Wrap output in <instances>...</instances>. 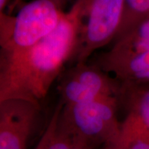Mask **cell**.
<instances>
[{
	"instance_id": "cell-1",
	"label": "cell",
	"mask_w": 149,
	"mask_h": 149,
	"mask_svg": "<svg viewBox=\"0 0 149 149\" xmlns=\"http://www.w3.org/2000/svg\"><path fill=\"white\" fill-rule=\"evenodd\" d=\"M91 0H76L50 34L22 51H0V104L22 100L40 104L72 59Z\"/></svg>"
},
{
	"instance_id": "cell-2",
	"label": "cell",
	"mask_w": 149,
	"mask_h": 149,
	"mask_svg": "<svg viewBox=\"0 0 149 149\" xmlns=\"http://www.w3.org/2000/svg\"><path fill=\"white\" fill-rule=\"evenodd\" d=\"M118 97L61 104L58 126L89 149H110L120 132Z\"/></svg>"
},
{
	"instance_id": "cell-3",
	"label": "cell",
	"mask_w": 149,
	"mask_h": 149,
	"mask_svg": "<svg viewBox=\"0 0 149 149\" xmlns=\"http://www.w3.org/2000/svg\"><path fill=\"white\" fill-rule=\"evenodd\" d=\"M113 43L98 66L124 89L149 83V18Z\"/></svg>"
},
{
	"instance_id": "cell-4",
	"label": "cell",
	"mask_w": 149,
	"mask_h": 149,
	"mask_svg": "<svg viewBox=\"0 0 149 149\" xmlns=\"http://www.w3.org/2000/svg\"><path fill=\"white\" fill-rule=\"evenodd\" d=\"M65 14L52 0H32L13 17L8 39L0 47L4 52L22 51L37 44L53 31Z\"/></svg>"
},
{
	"instance_id": "cell-5",
	"label": "cell",
	"mask_w": 149,
	"mask_h": 149,
	"mask_svg": "<svg viewBox=\"0 0 149 149\" xmlns=\"http://www.w3.org/2000/svg\"><path fill=\"white\" fill-rule=\"evenodd\" d=\"M123 0H91L72 59L85 63L92 54L117 37L122 22Z\"/></svg>"
},
{
	"instance_id": "cell-6",
	"label": "cell",
	"mask_w": 149,
	"mask_h": 149,
	"mask_svg": "<svg viewBox=\"0 0 149 149\" xmlns=\"http://www.w3.org/2000/svg\"><path fill=\"white\" fill-rule=\"evenodd\" d=\"M120 84L98 65L74 64L58 85L61 104L72 105L100 99L118 97L123 93Z\"/></svg>"
},
{
	"instance_id": "cell-7",
	"label": "cell",
	"mask_w": 149,
	"mask_h": 149,
	"mask_svg": "<svg viewBox=\"0 0 149 149\" xmlns=\"http://www.w3.org/2000/svg\"><path fill=\"white\" fill-rule=\"evenodd\" d=\"M40 104L22 100L0 104V149H27Z\"/></svg>"
},
{
	"instance_id": "cell-8",
	"label": "cell",
	"mask_w": 149,
	"mask_h": 149,
	"mask_svg": "<svg viewBox=\"0 0 149 149\" xmlns=\"http://www.w3.org/2000/svg\"><path fill=\"white\" fill-rule=\"evenodd\" d=\"M123 90L131 92L128 112L121 121L118 139L110 149H127L135 137L142 133H149V88Z\"/></svg>"
},
{
	"instance_id": "cell-9",
	"label": "cell",
	"mask_w": 149,
	"mask_h": 149,
	"mask_svg": "<svg viewBox=\"0 0 149 149\" xmlns=\"http://www.w3.org/2000/svg\"><path fill=\"white\" fill-rule=\"evenodd\" d=\"M148 18H149V0H123L122 22L115 40L124 36Z\"/></svg>"
},
{
	"instance_id": "cell-10",
	"label": "cell",
	"mask_w": 149,
	"mask_h": 149,
	"mask_svg": "<svg viewBox=\"0 0 149 149\" xmlns=\"http://www.w3.org/2000/svg\"><path fill=\"white\" fill-rule=\"evenodd\" d=\"M42 139V149H89L60 129L55 121L48 123Z\"/></svg>"
},
{
	"instance_id": "cell-11",
	"label": "cell",
	"mask_w": 149,
	"mask_h": 149,
	"mask_svg": "<svg viewBox=\"0 0 149 149\" xmlns=\"http://www.w3.org/2000/svg\"><path fill=\"white\" fill-rule=\"evenodd\" d=\"M9 0H0V47H3L8 39L13 17L4 13V8Z\"/></svg>"
},
{
	"instance_id": "cell-12",
	"label": "cell",
	"mask_w": 149,
	"mask_h": 149,
	"mask_svg": "<svg viewBox=\"0 0 149 149\" xmlns=\"http://www.w3.org/2000/svg\"><path fill=\"white\" fill-rule=\"evenodd\" d=\"M127 149H149V133H142L135 137Z\"/></svg>"
},
{
	"instance_id": "cell-13",
	"label": "cell",
	"mask_w": 149,
	"mask_h": 149,
	"mask_svg": "<svg viewBox=\"0 0 149 149\" xmlns=\"http://www.w3.org/2000/svg\"><path fill=\"white\" fill-rule=\"evenodd\" d=\"M42 148H43V141H42V139L41 138L35 149H42Z\"/></svg>"
},
{
	"instance_id": "cell-14",
	"label": "cell",
	"mask_w": 149,
	"mask_h": 149,
	"mask_svg": "<svg viewBox=\"0 0 149 149\" xmlns=\"http://www.w3.org/2000/svg\"><path fill=\"white\" fill-rule=\"evenodd\" d=\"M52 1H54V2H56V3H61V2L63 1V0H52Z\"/></svg>"
}]
</instances>
